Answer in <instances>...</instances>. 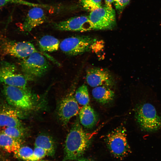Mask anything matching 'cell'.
<instances>
[{"label": "cell", "instance_id": "obj_9", "mask_svg": "<svg viewBox=\"0 0 161 161\" xmlns=\"http://www.w3.org/2000/svg\"><path fill=\"white\" fill-rule=\"evenodd\" d=\"M27 80L24 75L17 72L16 66L7 62L0 64V83L8 86L27 88Z\"/></svg>", "mask_w": 161, "mask_h": 161}, {"label": "cell", "instance_id": "obj_28", "mask_svg": "<svg viewBox=\"0 0 161 161\" xmlns=\"http://www.w3.org/2000/svg\"><path fill=\"white\" fill-rule=\"evenodd\" d=\"M75 161H92L89 159L87 158H81L76 160Z\"/></svg>", "mask_w": 161, "mask_h": 161}, {"label": "cell", "instance_id": "obj_12", "mask_svg": "<svg viewBox=\"0 0 161 161\" xmlns=\"http://www.w3.org/2000/svg\"><path fill=\"white\" fill-rule=\"evenodd\" d=\"M86 80L88 84L92 87L100 86H109L113 83V80L107 70L99 68H92L87 70Z\"/></svg>", "mask_w": 161, "mask_h": 161}, {"label": "cell", "instance_id": "obj_10", "mask_svg": "<svg viewBox=\"0 0 161 161\" xmlns=\"http://www.w3.org/2000/svg\"><path fill=\"white\" fill-rule=\"evenodd\" d=\"M55 28L62 31L85 32L95 30L89 16H75L54 23Z\"/></svg>", "mask_w": 161, "mask_h": 161}, {"label": "cell", "instance_id": "obj_5", "mask_svg": "<svg viewBox=\"0 0 161 161\" xmlns=\"http://www.w3.org/2000/svg\"><path fill=\"white\" fill-rule=\"evenodd\" d=\"M98 41L90 36L79 35L66 38L60 44L61 50L66 54L76 55L96 48Z\"/></svg>", "mask_w": 161, "mask_h": 161}, {"label": "cell", "instance_id": "obj_19", "mask_svg": "<svg viewBox=\"0 0 161 161\" xmlns=\"http://www.w3.org/2000/svg\"><path fill=\"white\" fill-rule=\"evenodd\" d=\"M35 145L44 149L49 156H52L55 153L54 142L50 137L47 135H41L38 136L35 140Z\"/></svg>", "mask_w": 161, "mask_h": 161}, {"label": "cell", "instance_id": "obj_14", "mask_svg": "<svg viewBox=\"0 0 161 161\" xmlns=\"http://www.w3.org/2000/svg\"><path fill=\"white\" fill-rule=\"evenodd\" d=\"M18 112L13 108L5 107L0 110V127H22Z\"/></svg>", "mask_w": 161, "mask_h": 161}, {"label": "cell", "instance_id": "obj_25", "mask_svg": "<svg viewBox=\"0 0 161 161\" xmlns=\"http://www.w3.org/2000/svg\"><path fill=\"white\" fill-rule=\"evenodd\" d=\"M46 151L41 148L35 146L33 150V156L36 161L44 157L47 155Z\"/></svg>", "mask_w": 161, "mask_h": 161}, {"label": "cell", "instance_id": "obj_2", "mask_svg": "<svg viewBox=\"0 0 161 161\" xmlns=\"http://www.w3.org/2000/svg\"><path fill=\"white\" fill-rule=\"evenodd\" d=\"M3 92L8 103L15 107L28 111L33 110L35 107L33 96L27 88L4 84Z\"/></svg>", "mask_w": 161, "mask_h": 161}, {"label": "cell", "instance_id": "obj_6", "mask_svg": "<svg viewBox=\"0 0 161 161\" xmlns=\"http://www.w3.org/2000/svg\"><path fill=\"white\" fill-rule=\"evenodd\" d=\"M135 117L137 123L145 131H152L161 128V117L150 103H145L138 107Z\"/></svg>", "mask_w": 161, "mask_h": 161}, {"label": "cell", "instance_id": "obj_15", "mask_svg": "<svg viewBox=\"0 0 161 161\" xmlns=\"http://www.w3.org/2000/svg\"><path fill=\"white\" fill-rule=\"evenodd\" d=\"M80 123L84 127L91 129L98 121V117L95 111L89 104L84 106L79 112Z\"/></svg>", "mask_w": 161, "mask_h": 161}, {"label": "cell", "instance_id": "obj_13", "mask_svg": "<svg viewBox=\"0 0 161 161\" xmlns=\"http://www.w3.org/2000/svg\"><path fill=\"white\" fill-rule=\"evenodd\" d=\"M45 12L42 7H34L28 11L22 26V29L29 32L44 23L46 20Z\"/></svg>", "mask_w": 161, "mask_h": 161}, {"label": "cell", "instance_id": "obj_1", "mask_svg": "<svg viewBox=\"0 0 161 161\" xmlns=\"http://www.w3.org/2000/svg\"><path fill=\"white\" fill-rule=\"evenodd\" d=\"M92 134L84 131L78 118L66 138L64 160H76L81 157L89 147Z\"/></svg>", "mask_w": 161, "mask_h": 161}, {"label": "cell", "instance_id": "obj_29", "mask_svg": "<svg viewBox=\"0 0 161 161\" xmlns=\"http://www.w3.org/2000/svg\"></svg>", "mask_w": 161, "mask_h": 161}, {"label": "cell", "instance_id": "obj_7", "mask_svg": "<svg viewBox=\"0 0 161 161\" xmlns=\"http://www.w3.org/2000/svg\"><path fill=\"white\" fill-rule=\"evenodd\" d=\"M31 51V46L28 41L11 40L0 31V57L10 56L24 59L28 57Z\"/></svg>", "mask_w": 161, "mask_h": 161}, {"label": "cell", "instance_id": "obj_18", "mask_svg": "<svg viewBox=\"0 0 161 161\" xmlns=\"http://www.w3.org/2000/svg\"><path fill=\"white\" fill-rule=\"evenodd\" d=\"M60 44L58 39L50 35L43 36L38 42L39 48L42 51L49 52L57 51L59 47Z\"/></svg>", "mask_w": 161, "mask_h": 161}, {"label": "cell", "instance_id": "obj_21", "mask_svg": "<svg viewBox=\"0 0 161 161\" xmlns=\"http://www.w3.org/2000/svg\"><path fill=\"white\" fill-rule=\"evenodd\" d=\"M1 131L9 136L20 141L25 133V131L23 127H4Z\"/></svg>", "mask_w": 161, "mask_h": 161}, {"label": "cell", "instance_id": "obj_24", "mask_svg": "<svg viewBox=\"0 0 161 161\" xmlns=\"http://www.w3.org/2000/svg\"><path fill=\"white\" fill-rule=\"evenodd\" d=\"M102 0H79L80 4L85 9L91 11L102 7Z\"/></svg>", "mask_w": 161, "mask_h": 161}, {"label": "cell", "instance_id": "obj_17", "mask_svg": "<svg viewBox=\"0 0 161 161\" xmlns=\"http://www.w3.org/2000/svg\"><path fill=\"white\" fill-rule=\"evenodd\" d=\"M20 141L0 132V148L7 152L15 154L21 147Z\"/></svg>", "mask_w": 161, "mask_h": 161}, {"label": "cell", "instance_id": "obj_16", "mask_svg": "<svg viewBox=\"0 0 161 161\" xmlns=\"http://www.w3.org/2000/svg\"><path fill=\"white\" fill-rule=\"evenodd\" d=\"M94 98L98 102L103 104L112 101L114 97V93L108 86H100L95 87L92 91Z\"/></svg>", "mask_w": 161, "mask_h": 161}, {"label": "cell", "instance_id": "obj_4", "mask_svg": "<svg viewBox=\"0 0 161 161\" xmlns=\"http://www.w3.org/2000/svg\"><path fill=\"white\" fill-rule=\"evenodd\" d=\"M105 141L110 152L117 158L123 159L131 153L126 129L123 126L117 127L108 133Z\"/></svg>", "mask_w": 161, "mask_h": 161}, {"label": "cell", "instance_id": "obj_3", "mask_svg": "<svg viewBox=\"0 0 161 161\" xmlns=\"http://www.w3.org/2000/svg\"><path fill=\"white\" fill-rule=\"evenodd\" d=\"M21 70L28 81H32L43 76L49 70L50 65L41 54L34 52L20 63Z\"/></svg>", "mask_w": 161, "mask_h": 161}, {"label": "cell", "instance_id": "obj_27", "mask_svg": "<svg viewBox=\"0 0 161 161\" xmlns=\"http://www.w3.org/2000/svg\"><path fill=\"white\" fill-rule=\"evenodd\" d=\"M106 6V7L110 8H112V4L113 2H114V0H105Z\"/></svg>", "mask_w": 161, "mask_h": 161}, {"label": "cell", "instance_id": "obj_20", "mask_svg": "<svg viewBox=\"0 0 161 161\" xmlns=\"http://www.w3.org/2000/svg\"><path fill=\"white\" fill-rule=\"evenodd\" d=\"M75 97L78 103L83 106L89 104V98L87 86L83 84L76 90Z\"/></svg>", "mask_w": 161, "mask_h": 161}, {"label": "cell", "instance_id": "obj_26", "mask_svg": "<svg viewBox=\"0 0 161 161\" xmlns=\"http://www.w3.org/2000/svg\"><path fill=\"white\" fill-rule=\"evenodd\" d=\"M130 0H114L116 9L120 13L122 12L125 7L129 4Z\"/></svg>", "mask_w": 161, "mask_h": 161}, {"label": "cell", "instance_id": "obj_22", "mask_svg": "<svg viewBox=\"0 0 161 161\" xmlns=\"http://www.w3.org/2000/svg\"><path fill=\"white\" fill-rule=\"evenodd\" d=\"M33 150L27 146L21 147L15 154L16 156L27 161H32Z\"/></svg>", "mask_w": 161, "mask_h": 161}, {"label": "cell", "instance_id": "obj_23", "mask_svg": "<svg viewBox=\"0 0 161 161\" xmlns=\"http://www.w3.org/2000/svg\"><path fill=\"white\" fill-rule=\"evenodd\" d=\"M9 4H15L32 7H48L47 5L45 4L31 3L24 0H0V7L4 6Z\"/></svg>", "mask_w": 161, "mask_h": 161}, {"label": "cell", "instance_id": "obj_11", "mask_svg": "<svg viewBox=\"0 0 161 161\" xmlns=\"http://www.w3.org/2000/svg\"><path fill=\"white\" fill-rule=\"evenodd\" d=\"M73 93H70L64 97L59 104L58 114L63 125H66L72 117L79 112V106Z\"/></svg>", "mask_w": 161, "mask_h": 161}, {"label": "cell", "instance_id": "obj_8", "mask_svg": "<svg viewBox=\"0 0 161 161\" xmlns=\"http://www.w3.org/2000/svg\"><path fill=\"white\" fill-rule=\"evenodd\" d=\"M88 16L95 30L111 29L116 25L115 13L112 8L102 7L91 11Z\"/></svg>", "mask_w": 161, "mask_h": 161}]
</instances>
